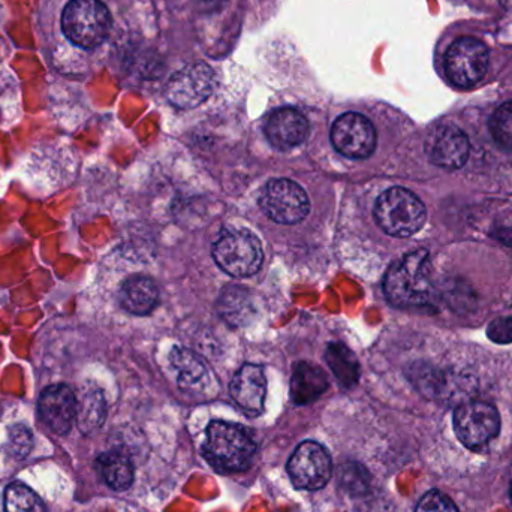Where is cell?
<instances>
[{"label":"cell","instance_id":"cell-11","mask_svg":"<svg viewBox=\"0 0 512 512\" xmlns=\"http://www.w3.org/2000/svg\"><path fill=\"white\" fill-rule=\"evenodd\" d=\"M333 463L330 454L318 442L298 445L288 462L292 484L300 490H319L330 481Z\"/></svg>","mask_w":512,"mask_h":512},{"label":"cell","instance_id":"cell-23","mask_svg":"<svg viewBox=\"0 0 512 512\" xmlns=\"http://www.w3.org/2000/svg\"><path fill=\"white\" fill-rule=\"evenodd\" d=\"M3 501L6 512H47L41 498L23 483L8 486Z\"/></svg>","mask_w":512,"mask_h":512},{"label":"cell","instance_id":"cell-24","mask_svg":"<svg viewBox=\"0 0 512 512\" xmlns=\"http://www.w3.org/2000/svg\"><path fill=\"white\" fill-rule=\"evenodd\" d=\"M490 131L499 146L512 150V102L501 105L490 120Z\"/></svg>","mask_w":512,"mask_h":512},{"label":"cell","instance_id":"cell-4","mask_svg":"<svg viewBox=\"0 0 512 512\" xmlns=\"http://www.w3.org/2000/svg\"><path fill=\"white\" fill-rule=\"evenodd\" d=\"M62 27L78 47H99L110 35V11L101 0H71L63 11Z\"/></svg>","mask_w":512,"mask_h":512},{"label":"cell","instance_id":"cell-17","mask_svg":"<svg viewBox=\"0 0 512 512\" xmlns=\"http://www.w3.org/2000/svg\"><path fill=\"white\" fill-rule=\"evenodd\" d=\"M120 304L132 315H149L158 306L159 289L149 277L134 276L120 289Z\"/></svg>","mask_w":512,"mask_h":512},{"label":"cell","instance_id":"cell-6","mask_svg":"<svg viewBox=\"0 0 512 512\" xmlns=\"http://www.w3.org/2000/svg\"><path fill=\"white\" fill-rule=\"evenodd\" d=\"M445 74L454 86H477L489 69V50L475 38H460L445 54Z\"/></svg>","mask_w":512,"mask_h":512},{"label":"cell","instance_id":"cell-22","mask_svg":"<svg viewBox=\"0 0 512 512\" xmlns=\"http://www.w3.org/2000/svg\"><path fill=\"white\" fill-rule=\"evenodd\" d=\"M325 360H327L331 372L345 387H352L358 381L360 366H358L357 358L342 343H331L325 352Z\"/></svg>","mask_w":512,"mask_h":512},{"label":"cell","instance_id":"cell-28","mask_svg":"<svg viewBox=\"0 0 512 512\" xmlns=\"http://www.w3.org/2000/svg\"><path fill=\"white\" fill-rule=\"evenodd\" d=\"M493 236H495L496 239L501 240L505 245L512 246V215L508 216V218L502 219L501 222H498Z\"/></svg>","mask_w":512,"mask_h":512},{"label":"cell","instance_id":"cell-3","mask_svg":"<svg viewBox=\"0 0 512 512\" xmlns=\"http://www.w3.org/2000/svg\"><path fill=\"white\" fill-rule=\"evenodd\" d=\"M426 207L423 201L405 188H391L376 201L375 219L388 236H414L426 222Z\"/></svg>","mask_w":512,"mask_h":512},{"label":"cell","instance_id":"cell-15","mask_svg":"<svg viewBox=\"0 0 512 512\" xmlns=\"http://www.w3.org/2000/svg\"><path fill=\"white\" fill-rule=\"evenodd\" d=\"M310 123L297 108L283 107L273 111L265 123V135L271 146L279 150L294 149L307 140Z\"/></svg>","mask_w":512,"mask_h":512},{"label":"cell","instance_id":"cell-27","mask_svg":"<svg viewBox=\"0 0 512 512\" xmlns=\"http://www.w3.org/2000/svg\"><path fill=\"white\" fill-rule=\"evenodd\" d=\"M490 339L495 343H502V345H508L512 343V318H498L489 325L487 330Z\"/></svg>","mask_w":512,"mask_h":512},{"label":"cell","instance_id":"cell-20","mask_svg":"<svg viewBox=\"0 0 512 512\" xmlns=\"http://www.w3.org/2000/svg\"><path fill=\"white\" fill-rule=\"evenodd\" d=\"M96 465H98L99 474L102 475L107 486L116 492L128 490L134 483V466H132L131 459L125 454H102Z\"/></svg>","mask_w":512,"mask_h":512},{"label":"cell","instance_id":"cell-12","mask_svg":"<svg viewBox=\"0 0 512 512\" xmlns=\"http://www.w3.org/2000/svg\"><path fill=\"white\" fill-rule=\"evenodd\" d=\"M427 155L438 167L457 170L469 158V140L456 125H439L427 138Z\"/></svg>","mask_w":512,"mask_h":512},{"label":"cell","instance_id":"cell-18","mask_svg":"<svg viewBox=\"0 0 512 512\" xmlns=\"http://www.w3.org/2000/svg\"><path fill=\"white\" fill-rule=\"evenodd\" d=\"M328 379L321 367L298 363L291 378V399L297 405H309L325 393Z\"/></svg>","mask_w":512,"mask_h":512},{"label":"cell","instance_id":"cell-31","mask_svg":"<svg viewBox=\"0 0 512 512\" xmlns=\"http://www.w3.org/2000/svg\"><path fill=\"white\" fill-rule=\"evenodd\" d=\"M511 499H512V490H511Z\"/></svg>","mask_w":512,"mask_h":512},{"label":"cell","instance_id":"cell-8","mask_svg":"<svg viewBox=\"0 0 512 512\" xmlns=\"http://www.w3.org/2000/svg\"><path fill=\"white\" fill-rule=\"evenodd\" d=\"M216 87V74L204 62L192 63L177 71L165 87L168 102L180 110L200 107Z\"/></svg>","mask_w":512,"mask_h":512},{"label":"cell","instance_id":"cell-5","mask_svg":"<svg viewBox=\"0 0 512 512\" xmlns=\"http://www.w3.org/2000/svg\"><path fill=\"white\" fill-rule=\"evenodd\" d=\"M216 264L234 277H249L261 268L262 246L249 231L224 234L213 246Z\"/></svg>","mask_w":512,"mask_h":512},{"label":"cell","instance_id":"cell-2","mask_svg":"<svg viewBox=\"0 0 512 512\" xmlns=\"http://www.w3.org/2000/svg\"><path fill=\"white\" fill-rule=\"evenodd\" d=\"M204 456L216 471L231 474L251 466L256 453L255 439L239 424L213 421L207 427Z\"/></svg>","mask_w":512,"mask_h":512},{"label":"cell","instance_id":"cell-16","mask_svg":"<svg viewBox=\"0 0 512 512\" xmlns=\"http://www.w3.org/2000/svg\"><path fill=\"white\" fill-rule=\"evenodd\" d=\"M234 402L251 415L261 414L267 394L264 370L256 364H245L231 382Z\"/></svg>","mask_w":512,"mask_h":512},{"label":"cell","instance_id":"cell-30","mask_svg":"<svg viewBox=\"0 0 512 512\" xmlns=\"http://www.w3.org/2000/svg\"><path fill=\"white\" fill-rule=\"evenodd\" d=\"M499 3H501L507 11L512 12V0H499Z\"/></svg>","mask_w":512,"mask_h":512},{"label":"cell","instance_id":"cell-19","mask_svg":"<svg viewBox=\"0 0 512 512\" xmlns=\"http://www.w3.org/2000/svg\"><path fill=\"white\" fill-rule=\"evenodd\" d=\"M219 312L222 318L234 327L248 324L255 315V303L251 292L242 286H230L225 289L219 300Z\"/></svg>","mask_w":512,"mask_h":512},{"label":"cell","instance_id":"cell-21","mask_svg":"<svg viewBox=\"0 0 512 512\" xmlns=\"http://www.w3.org/2000/svg\"><path fill=\"white\" fill-rule=\"evenodd\" d=\"M105 400L101 391L86 390L77 397V420L78 427L83 433H92L102 426L105 420Z\"/></svg>","mask_w":512,"mask_h":512},{"label":"cell","instance_id":"cell-9","mask_svg":"<svg viewBox=\"0 0 512 512\" xmlns=\"http://www.w3.org/2000/svg\"><path fill=\"white\" fill-rule=\"evenodd\" d=\"M454 432L469 450L492 441L501 430V417L495 406L484 402H468L454 411Z\"/></svg>","mask_w":512,"mask_h":512},{"label":"cell","instance_id":"cell-29","mask_svg":"<svg viewBox=\"0 0 512 512\" xmlns=\"http://www.w3.org/2000/svg\"><path fill=\"white\" fill-rule=\"evenodd\" d=\"M198 11L213 12L224 8L230 0H192Z\"/></svg>","mask_w":512,"mask_h":512},{"label":"cell","instance_id":"cell-1","mask_svg":"<svg viewBox=\"0 0 512 512\" xmlns=\"http://www.w3.org/2000/svg\"><path fill=\"white\" fill-rule=\"evenodd\" d=\"M384 291L394 306L403 309L429 306L435 295L430 279L429 254L415 251L394 262L385 276Z\"/></svg>","mask_w":512,"mask_h":512},{"label":"cell","instance_id":"cell-14","mask_svg":"<svg viewBox=\"0 0 512 512\" xmlns=\"http://www.w3.org/2000/svg\"><path fill=\"white\" fill-rule=\"evenodd\" d=\"M170 358L183 391L195 396H210L218 391V381L200 355L186 348H174Z\"/></svg>","mask_w":512,"mask_h":512},{"label":"cell","instance_id":"cell-13","mask_svg":"<svg viewBox=\"0 0 512 512\" xmlns=\"http://www.w3.org/2000/svg\"><path fill=\"white\" fill-rule=\"evenodd\" d=\"M38 411L42 423L51 432L65 435L77 417V396L68 385H53L39 397Z\"/></svg>","mask_w":512,"mask_h":512},{"label":"cell","instance_id":"cell-7","mask_svg":"<svg viewBox=\"0 0 512 512\" xmlns=\"http://www.w3.org/2000/svg\"><path fill=\"white\" fill-rule=\"evenodd\" d=\"M262 212L282 225H294L304 221L310 212L309 197L298 183L288 179L270 180L261 194Z\"/></svg>","mask_w":512,"mask_h":512},{"label":"cell","instance_id":"cell-25","mask_svg":"<svg viewBox=\"0 0 512 512\" xmlns=\"http://www.w3.org/2000/svg\"><path fill=\"white\" fill-rule=\"evenodd\" d=\"M8 450L15 459H24L33 447L32 433L24 426L12 427L9 432Z\"/></svg>","mask_w":512,"mask_h":512},{"label":"cell","instance_id":"cell-26","mask_svg":"<svg viewBox=\"0 0 512 512\" xmlns=\"http://www.w3.org/2000/svg\"><path fill=\"white\" fill-rule=\"evenodd\" d=\"M415 512H459V510L444 493L432 490L420 499Z\"/></svg>","mask_w":512,"mask_h":512},{"label":"cell","instance_id":"cell-10","mask_svg":"<svg viewBox=\"0 0 512 512\" xmlns=\"http://www.w3.org/2000/svg\"><path fill=\"white\" fill-rule=\"evenodd\" d=\"M331 143L346 158H369L376 147L375 126L364 114L349 111L334 120Z\"/></svg>","mask_w":512,"mask_h":512}]
</instances>
